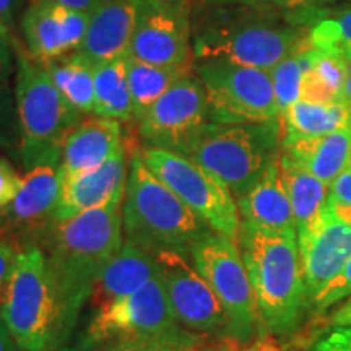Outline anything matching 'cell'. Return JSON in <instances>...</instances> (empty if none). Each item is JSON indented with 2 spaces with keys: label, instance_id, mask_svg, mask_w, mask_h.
Masks as SVG:
<instances>
[{
  "label": "cell",
  "instance_id": "1",
  "mask_svg": "<svg viewBox=\"0 0 351 351\" xmlns=\"http://www.w3.org/2000/svg\"><path fill=\"white\" fill-rule=\"evenodd\" d=\"M124 191L116 192L99 207L67 219H54L36 236L46 245L43 252L59 302V343L70 337L83 304L124 243Z\"/></svg>",
  "mask_w": 351,
  "mask_h": 351
},
{
  "label": "cell",
  "instance_id": "2",
  "mask_svg": "<svg viewBox=\"0 0 351 351\" xmlns=\"http://www.w3.org/2000/svg\"><path fill=\"white\" fill-rule=\"evenodd\" d=\"M311 29L271 13L267 5H236L192 28L194 60H225L270 72L291 54Z\"/></svg>",
  "mask_w": 351,
  "mask_h": 351
},
{
  "label": "cell",
  "instance_id": "3",
  "mask_svg": "<svg viewBox=\"0 0 351 351\" xmlns=\"http://www.w3.org/2000/svg\"><path fill=\"white\" fill-rule=\"evenodd\" d=\"M208 232L212 230L147 168L138 148L132 150L122 200L124 241L153 254L174 251L191 257L194 244Z\"/></svg>",
  "mask_w": 351,
  "mask_h": 351
},
{
  "label": "cell",
  "instance_id": "4",
  "mask_svg": "<svg viewBox=\"0 0 351 351\" xmlns=\"http://www.w3.org/2000/svg\"><path fill=\"white\" fill-rule=\"evenodd\" d=\"M238 244L263 327L274 335L295 330L307 298L298 236L241 228Z\"/></svg>",
  "mask_w": 351,
  "mask_h": 351
},
{
  "label": "cell",
  "instance_id": "5",
  "mask_svg": "<svg viewBox=\"0 0 351 351\" xmlns=\"http://www.w3.org/2000/svg\"><path fill=\"white\" fill-rule=\"evenodd\" d=\"M15 49V111L20 130V155L26 171L60 161V145L80 122L78 112L56 86L47 67L13 41Z\"/></svg>",
  "mask_w": 351,
  "mask_h": 351
},
{
  "label": "cell",
  "instance_id": "6",
  "mask_svg": "<svg viewBox=\"0 0 351 351\" xmlns=\"http://www.w3.org/2000/svg\"><path fill=\"white\" fill-rule=\"evenodd\" d=\"M0 320L21 351H49L60 345L59 302L38 244L20 247L0 296Z\"/></svg>",
  "mask_w": 351,
  "mask_h": 351
},
{
  "label": "cell",
  "instance_id": "7",
  "mask_svg": "<svg viewBox=\"0 0 351 351\" xmlns=\"http://www.w3.org/2000/svg\"><path fill=\"white\" fill-rule=\"evenodd\" d=\"M282 121L210 124L182 155L225 182L236 200L256 184L282 152Z\"/></svg>",
  "mask_w": 351,
  "mask_h": 351
},
{
  "label": "cell",
  "instance_id": "8",
  "mask_svg": "<svg viewBox=\"0 0 351 351\" xmlns=\"http://www.w3.org/2000/svg\"><path fill=\"white\" fill-rule=\"evenodd\" d=\"M140 155L147 168L210 230L238 243L241 232L238 200L225 182L182 153L142 147Z\"/></svg>",
  "mask_w": 351,
  "mask_h": 351
},
{
  "label": "cell",
  "instance_id": "9",
  "mask_svg": "<svg viewBox=\"0 0 351 351\" xmlns=\"http://www.w3.org/2000/svg\"><path fill=\"white\" fill-rule=\"evenodd\" d=\"M213 124H258L280 119L270 72L225 62L194 60Z\"/></svg>",
  "mask_w": 351,
  "mask_h": 351
},
{
  "label": "cell",
  "instance_id": "10",
  "mask_svg": "<svg viewBox=\"0 0 351 351\" xmlns=\"http://www.w3.org/2000/svg\"><path fill=\"white\" fill-rule=\"evenodd\" d=\"M191 261L221 302L230 339H252L263 324L239 244L212 231L194 244Z\"/></svg>",
  "mask_w": 351,
  "mask_h": 351
},
{
  "label": "cell",
  "instance_id": "11",
  "mask_svg": "<svg viewBox=\"0 0 351 351\" xmlns=\"http://www.w3.org/2000/svg\"><path fill=\"white\" fill-rule=\"evenodd\" d=\"M210 124L207 95L192 69L140 117L137 130L145 147L184 153Z\"/></svg>",
  "mask_w": 351,
  "mask_h": 351
},
{
  "label": "cell",
  "instance_id": "12",
  "mask_svg": "<svg viewBox=\"0 0 351 351\" xmlns=\"http://www.w3.org/2000/svg\"><path fill=\"white\" fill-rule=\"evenodd\" d=\"M127 54L155 65H194L191 13L184 0H138Z\"/></svg>",
  "mask_w": 351,
  "mask_h": 351
},
{
  "label": "cell",
  "instance_id": "13",
  "mask_svg": "<svg viewBox=\"0 0 351 351\" xmlns=\"http://www.w3.org/2000/svg\"><path fill=\"white\" fill-rule=\"evenodd\" d=\"M179 327L156 274L135 293L96 311L86 332V345L158 337Z\"/></svg>",
  "mask_w": 351,
  "mask_h": 351
},
{
  "label": "cell",
  "instance_id": "14",
  "mask_svg": "<svg viewBox=\"0 0 351 351\" xmlns=\"http://www.w3.org/2000/svg\"><path fill=\"white\" fill-rule=\"evenodd\" d=\"M189 256L174 251L155 254L158 276L178 324L195 333L228 330V315L207 280Z\"/></svg>",
  "mask_w": 351,
  "mask_h": 351
},
{
  "label": "cell",
  "instance_id": "15",
  "mask_svg": "<svg viewBox=\"0 0 351 351\" xmlns=\"http://www.w3.org/2000/svg\"><path fill=\"white\" fill-rule=\"evenodd\" d=\"M90 15L57 0H29L21 15L25 49L41 64H51L80 49Z\"/></svg>",
  "mask_w": 351,
  "mask_h": 351
},
{
  "label": "cell",
  "instance_id": "16",
  "mask_svg": "<svg viewBox=\"0 0 351 351\" xmlns=\"http://www.w3.org/2000/svg\"><path fill=\"white\" fill-rule=\"evenodd\" d=\"M307 298H314L351 257V226L328 212L298 232Z\"/></svg>",
  "mask_w": 351,
  "mask_h": 351
},
{
  "label": "cell",
  "instance_id": "17",
  "mask_svg": "<svg viewBox=\"0 0 351 351\" xmlns=\"http://www.w3.org/2000/svg\"><path fill=\"white\" fill-rule=\"evenodd\" d=\"M62 176L59 165L46 163L26 171L15 199L0 218L5 226L19 232H29L34 238L54 221V212L59 202Z\"/></svg>",
  "mask_w": 351,
  "mask_h": 351
},
{
  "label": "cell",
  "instance_id": "18",
  "mask_svg": "<svg viewBox=\"0 0 351 351\" xmlns=\"http://www.w3.org/2000/svg\"><path fill=\"white\" fill-rule=\"evenodd\" d=\"M238 208L241 228L269 234L298 236L295 215L280 173V155L269 165L262 178L239 197Z\"/></svg>",
  "mask_w": 351,
  "mask_h": 351
},
{
  "label": "cell",
  "instance_id": "19",
  "mask_svg": "<svg viewBox=\"0 0 351 351\" xmlns=\"http://www.w3.org/2000/svg\"><path fill=\"white\" fill-rule=\"evenodd\" d=\"M129 147L122 148L98 168L62 178L54 219H67L106 204L116 192L125 189Z\"/></svg>",
  "mask_w": 351,
  "mask_h": 351
},
{
  "label": "cell",
  "instance_id": "20",
  "mask_svg": "<svg viewBox=\"0 0 351 351\" xmlns=\"http://www.w3.org/2000/svg\"><path fill=\"white\" fill-rule=\"evenodd\" d=\"M125 147L119 121L91 116L69 130L60 145L59 169L62 178L104 165Z\"/></svg>",
  "mask_w": 351,
  "mask_h": 351
},
{
  "label": "cell",
  "instance_id": "21",
  "mask_svg": "<svg viewBox=\"0 0 351 351\" xmlns=\"http://www.w3.org/2000/svg\"><path fill=\"white\" fill-rule=\"evenodd\" d=\"M138 0H104L90 13L78 52L93 64L117 59L129 52Z\"/></svg>",
  "mask_w": 351,
  "mask_h": 351
},
{
  "label": "cell",
  "instance_id": "22",
  "mask_svg": "<svg viewBox=\"0 0 351 351\" xmlns=\"http://www.w3.org/2000/svg\"><path fill=\"white\" fill-rule=\"evenodd\" d=\"M156 274L155 254L124 241L119 252L101 274L90 298L95 313L135 293Z\"/></svg>",
  "mask_w": 351,
  "mask_h": 351
},
{
  "label": "cell",
  "instance_id": "23",
  "mask_svg": "<svg viewBox=\"0 0 351 351\" xmlns=\"http://www.w3.org/2000/svg\"><path fill=\"white\" fill-rule=\"evenodd\" d=\"M282 152L330 187L351 161V129L320 137L283 138Z\"/></svg>",
  "mask_w": 351,
  "mask_h": 351
},
{
  "label": "cell",
  "instance_id": "24",
  "mask_svg": "<svg viewBox=\"0 0 351 351\" xmlns=\"http://www.w3.org/2000/svg\"><path fill=\"white\" fill-rule=\"evenodd\" d=\"M280 173L295 215L298 232L304 231L326 212L328 186L287 153H280Z\"/></svg>",
  "mask_w": 351,
  "mask_h": 351
},
{
  "label": "cell",
  "instance_id": "25",
  "mask_svg": "<svg viewBox=\"0 0 351 351\" xmlns=\"http://www.w3.org/2000/svg\"><path fill=\"white\" fill-rule=\"evenodd\" d=\"M280 121L283 138L320 137L351 129V109L341 101L317 103L298 99L280 116Z\"/></svg>",
  "mask_w": 351,
  "mask_h": 351
},
{
  "label": "cell",
  "instance_id": "26",
  "mask_svg": "<svg viewBox=\"0 0 351 351\" xmlns=\"http://www.w3.org/2000/svg\"><path fill=\"white\" fill-rule=\"evenodd\" d=\"M127 78H129L134 121L137 122L176 82L192 72L194 65L176 67V65H155L143 62L127 54Z\"/></svg>",
  "mask_w": 351,
  "mask_h": 351
},
{
  "label": "cell",
  "instance_id": "27",
  "mask_svg": "<svg viewBox=\"0 0 351 351\" xmlns=\"http://www.w3.org/2000/svg\"><path fill=\"white\" fill-rule=\"evenodd\" d=\"M125 56L95 64V116L134 121Z\"/></svg>",
  "mask_w": 351,
  "mask_h": 351
},
{
  "label": "cell",
  "instance_id": "28",
  "mask_svg": "<svg viewBox=\"0 0 351 351\" xmlns=\"http://www.w3.org/2000/svg\"><path fill=\"white\" fill-rule=\"evenodd\" d=\"M65 99L82 114H95V64L75 51L46 64Z\"/></svg>",
  "mask_w": 351,
  "mask_h": 351
},
{
  "label": "cell",
  "instance_id": "29",
  "mask_svg": "<svg viewBox=\"0 0 351 351\" xmlns=\"http://www.w3.org/2000/svg\"><path fill=\"white\" fill-rule=\"evenodd\" d=\"M346 75L348 62L345 59L314 49L313 60L302 78L301 99L337 103L341 98Z\"/></svg>",
  "mask_w": 351,
  "mask_h": 351
},
{
  "label": "cell",
  "instance_id": "30",
  "mask_svg": "<svg viewBox=\"0 0 351 351\" xmlns=\"http://www.w3.org/2000/svg\"><path fill=\"white\" fill-rule=\"evenodd\" d=\"M313 43H311V38L307 36L291 54L285 57L282 62L270 70L280 116L293 103L301 99L302 78H304L311 60H313Z\"/></svg>",
  "mask_w": 351,
  "mask_h": 351
},
{
  "label": "cell",
  "instance_id": "31",
  "mask_svg": "<svg viewBox=\"0 0 351 351\" xmlns=\"http://www.w3.org/2000/svg\"><path fill=\"white\" fill-rule=\"evenodd\" d=\"M314 49L351 60V8L333 19L317 21L309 32Z\"/></svg>",
  "mask_w": 351,
  "mask_h": 351
},
{
  "label": "cell",
  "instance_id": "32",
  "mask_svg": "<svg viewBox=\"0 0 351 351\" xmlns=\"http://www.w3.org/2000/svg\"><path fill=\"white\" fill-rule=\"evenodd\" d=\"M351 296V257L346 261V263L341 267V270L315 295L313 300V304L317 313H324V311L330 309L345 298Z\"/></svg>",
  "mask_w": 351,
  "mask_h": 351
},
{
  "label": "cell",
  "instance_id": "33",
  "mask_svg": "<svg viewBox=\"0 0 351 351\" xmlns=\"http://www.w3.org/2000/svg\"><path fill=\"white\" fill-rule=\"evenodd\" d=\"M21 178L10 161L0 158V212L5 210L19 192Z\"/></svg>",
  "mask_w": 351,
  "mask_h": 351
},
{
  "label": "cell",
  "instance_id": "34",
  "mask_svg": "<svg viewBox=\"0 0 351 351\" xmlns=\"http://www.w3.org/2000/svg\"><path fill=\"white\" fill-rule=\"evenodd\" d=\"M313 351H351V327H337L314 345Z\"/></svg>",
  "mask_w": 351,
  "mask_h": 351
},
{
  "label": "cell",
  "instance_id": "35",
  "mask_svg": "<svg viewBox=\"0 0 351 351\" xmlns=\"http://www.w3.org/2000/svg\"><path fill=\"white\" fill-rule=\"evenodd\" d=\"M19 251L20 247H16V244L13 241L0 239V296H2L8 278H10Z\"/></svg>",
  "mask_w": 351,
  "mask_h": 351
},
{
  "label": "cell",
  "instance_id": "36",
  "mask_svg": "<svg viewBox=\"0 0 351 351\" xmlns=\"http://www.w3.org/2000/svg\"><path fill=\"white\" fill-rule=\"evenodd\" d=\"M328 199L351 207V161L328 187Z\"/></svg>",
  "mask_w": 351,
  "mask_h": 351
},
{
  "label": "cell",
  "instance_id": "37",
  "mask_svg": "<svg viewBox=\"0 0 351 351\" xmlns=\"http://www.w3.org/2000/svg\"><path fill=\"white\" fill-rule=\"evenodd\" d=\"M12 44V39L0 36V85H5L15 64V49Z\"/></svg>",
  "mask_w": 351,
  "mask_h": 351
},
{
  "label": "cell",
  "instance_id": "38",
  "mask_svg": "<svg viewBox=\"0 0 351 351\" xmlns=\"http://www.w3.org/2000/svg\"><path fill=\"white\" fill-rule=\"evenodd\" d=\"M21 0H0V28L12 36L13 26H15L16 12L20 8Z\"/></svg>",
  "mask_w": 351,
  "mask_h": 351
},
{
  "label": "cell",
  "instance_id": "39",
  "mask_svg": "<svg viewBox=\"0 0 351 351\" xmlns=\"http://www.w3.org/2000/svg\"><path fill=\"white\" fill-rule=\"evenodd\" d=\"M12 101L5 91V85H0V143H8V122H10Z\"/></svg>",
  "mask_w": 351,
  "mask_h": 351
},
{
  "label": "cell",
  "instance_id": "40",
  "mask_svg": "<svg viewBox=\"0 0 351 351\" xmlns=\"http://www.w3.org/2000/svg\"><path fill=\"white\" fill-rule=\"evenodd\" d=\"M234 351H283V348L275 337L262 335L257 337V339L251 341L249 345H243L239 341V343L236 345Z\"/></svg>",
  "mask_w": 351,
  "mask_h": 351
},
{
  "label": "cell",
  "instance_id": "41",
  "mask_svg": "<svg viewBox=\"0 0 351 351\" xmlns=\"http://www.w3.org/2000/svg\"><path fill=\"white\" fill-rule=\"evenodd\" d=\"M271 7L278 8V10H285L288 13L298 12L301 13L306 8H309L314 3V0H267Z\"/></svg>",
  "mask_w": 351,
  "mask_h": 351
},
{
  "label": "cell",
  "instance_id": "42",
  "mask_svg": "<svg viewBox=\"0 0 351 351\" xmlns=\"http://www.w3.org/2000/svg\"><path fill=\"white\" fill-rule=\"evenodd\" d=\"M330 326L333 328L337 327H351V296L350 300L341 304L330 317Z\"/></svg>",
  "mask_w": 351,
  "mask_h": 351
},
{
  "label": "cell",
  "instance_id": "43",
  "mask_svg": "<svg viewBox=\"0 0 351 351\" xmlns=\"http://www.w3.org/2000/svg\"><path fill=\"white\" fill-rule=\"evenodd\" d=\"M57 2L64 3L65 7L73 8V10L83 12L86 13V15H90V13L93 12L99 3H103L104 0H57Z\"/></svg>",
  "mask_w": 351,
  "mask_h": 351
},
{
  "label": "cell",
  "instance_id": "44",
  "mask_svg": "<svg viewBox=\"0 0 351 351\" xmlns=\"http://www.w3.org/2000/svg\"><path fill=\"white\" fill-rule=\"evenodd\" d=\"M327 210L332 215H335L337 218L341 219V221L346 223V225L351 226V207H350V205L340 204V202L328 199L327 200Z\"/></svg>",
  "mask_w": 351,
  "mask_h": 351
},
{
  "label": "cell",
  "instance_id": "45",
  "mask_svg": "<svg viewBox=\"0 0 351 351\" xmlns=\"http://www.w3.org/2000/svg\"><path fill=\"white\" fill-rule=\"evenodd\" d=\"M205 2L217 3V5H245V7L270 5L267 0H205Z\"/></svg>",
  "mask_w": 351,
  "mask_h": 351
},
{
  "label": "cell",
  "instance_id": "46",
  "mask_svg": "<svg viewBox=\"0 0 351 351\" xmlns=\"http://www.w3.org/2000/svg\"><path fill=\"white\" fill-rule=\"evenodd\" d=\"M239 341L234 340V339H226L223 341H218V343H213V345H204L200 346L197 351H234L236 345H238Z\"/></svg>",
  "mask_w": 351,
  "mask_h": 351
},
{
  "label": "cell",
  "instance_id": "47",
  "mask_svg": "<svg viewBox=\"0 0 351 351\" xmlns=\"http://www.w3.org/2000/svg\"><path fill=\"white\" fill-rule=\"evenodd\" d=\"M16 345L13 341L12 335L8 333L7 327L3 326V322L0 320V351H15Z\"/></svg>",
  "mask_w": 351,
  "mask_h": 351
},
{
  "label": "cell",
  "instance_id": "48",
  "mask_svg": "<svg viewBox=\"0 0 351 351\" xmlns=\"http://www.w3.org/2000/svg\"><path fill=\"white\" fill-rule=\"evenodd\" d=\"M340 101L351 109V60L348 62V75H346L343 91H341Z\"/></svg>",
  "mask_w": 351,
  "mask_h": 351
},
{
  "label": "cell",
  "instance_id": "49",
  "mask_svg": "<svg viewBox=\"0 0 351 351\" xmlns=\"http://www.w3.org/2000/svg\"><path fill=\"white\" fill-rule=\"evenodd\" d=\"M96 351H116V341H108L103 348L96 350Z\"/></svg>",
  "mask_w": 351,
  "mask_h": 351
},
{
  "label": "cell",
  "instance_id": "50",
  "mask_svg": "<svg viewBox=\"0 0 351 351\" xmlns=\"http://www.w3.org/2000/svg\"><path fill=\"white\" fill-rule=\"evenodd\" d=\"M200 346H204V345H200ZM200 346H181V348H173L169 351H197Z\"/></svg>",
  "mask_w": 351,
  "mask_h": 351
},
{
  "label": "cell",
  "instance_id": "51",
  "mask_svg": "<svg viewBox=\"0 0 351 351\" xmlns=\"http://www.w3.org/2000/svg\"><path fill=\"white\" fill-rule=\"evenodd\" d=\"M335 2V0H314V3H330Z\"/></svg>",
  "mask_w": 351,
  "mask_h": 351
},
{
  "label": "cell",
  "instance_id": "52",
  "mask_svg": "<svg viewBox=\"0 0 351 351\" xmlns=\"http://www.w3.org/2000/svg\"><path fill=\"white\" fill-rule=\"evenodd\" d=\"M0 36H3V38H8V39H12L10 36H8V34H7L5 32H3V29H2V28H0Z\"/></svg>",
  "mask_w": 351,
  "mask_h": 351
}]
</instances>
